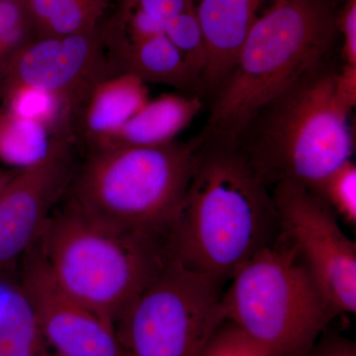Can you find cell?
<instances>
[{
	"instance_id": "1",
	"label": "cell",
	"mask_w": 356,
	"mask_h": 356,
	"mask_svg": "<svg viewBox=\"0 0 356 356\" xmlns=\"http://www.w3.org/2000/svg\"><path fill=\"white\" fill-rule=\"evenodd\" d=\"M198 142L166 250L168 259L222 285L276 240L280 224L268 185L236 144Z\"/></svg>"
},
{
	"instance_id": "2",
	"label": "cell",
	"mask_w": 356,
	"mask_h": 356,
	"mask_svg": "<svg viewBox=\"0 0 356 356\" xmlns=\"http://www.w3.org/2000/svg\"><path fill=\"white\" fill-rule=\"evenodd\" d=\"M337 17L334 0H271L248 32L196 138L236 144L264 107L331 57Z\"/></svg>"
},
{
	"instance_id": "3",
	"label": "cell",
	"mask_w": 356,
	"mask_h": 356,
	"mask_svg": "<svg viewBox=\"0 0 356 356\" xmlns=\"http://www.w3.org/2000/svg\"><path fill=\"white\" fill-rule=\"evenodd\" d=\"M339 67L327 58L264 107L236 144L268 186L311 188L353 159L351 104L337 88Z\"/></svg>"
},
{
	"instance_id": "4",
	"label": "cell",
	"mask_w": 356,
	"mask_h": 356,
	"mask_svg": "<svg viewBox=\"0 0 356 356\" xmlns=\"http://www.w3.org/2000/svg\"><path fill=\"white\" fill-rule=\"evenodd\" d=\"M35 248L63 292L114 325L168 259L165 238L112 228L70 201L53 213Z\"/></svg>"
},
{
	"instance_id": "5",
	"label": "cell",
	"mask_w": 356,
	"mask_h": 356,
	"mask_svg": "<svg viewBox=\"0 0 356 356\" xmlns=\"http://www.w3.org/2000/svg\"><path fill=\"white\" fill-rule=\"evenodd\" d=\"M198 149L195 137L163 146L91 149L77 168L67 201L112 228L166 240Z\"/></svg>"
},
{
	"instance_id": "6",
	"label": "cell",
	"mask_w": 356,
	"mask_h": 356,
	"mask_svg": "<svg viewBox=\"0 0 356 356\" xmlns=\"http://www.w3.org/2000/svg\"><path fill=\"white\" fill-rule=\"evenodd\" d=\"M231 280L222 295L226 322L271 356H308L337 315L281 233Z\"/></svg>"
},
{
	"instance_id": "7",
	"label": "cell",
	"mask_w": 356,
	"mask_h": 356,
	"mask_svg": "<svg viewBox=\"0 0 356 356\" xmlns=\"http://www.w3.org/2000/svg\"><path fill=\"white\" fill-rule=\"evenodd\" d=\"M221 284L168 259L115 325L126 356H201L226 323Z\"/></svg>"
},
{
	"instance_id": "8",
	"label": "cell",
	"mask_w": 356,
	"mask_h": 356,
	"mask_svg": "<svg viewBox=\"0 0 356 356\" xmlns=\"http://www.w3.org/2000/svg\"><path fill=\"white\" fill-rule=\"evenodd\" d=\"M280 233L339 314L356 312V245L337 216L310 189L293 182L273 186Z\"/></svg>"
},
{
	"instance_id": "9",
	"label": "cell",
	"mask_w": 356,
	"mask_h": 356,
	"mask_svg": "<svg viewBox=\"0 0 356 356\" xmlns=\"http://www.w3.org/2000/svg\"><path fill=\"white\" fill-rule=\"evenodd\" d=\"M115 74L98 27L35 37L0 62V98L21 86L41 89L58 98L74 125L93 88Z\"/></svg>"
},
{
	"instance_id": "10",
	"label": "cell",
	"mask_w": 356,
	"mask_h": 356,
	"mask_svg": "<svg viewBox=\"0 0 356 356\" xmlns=\"http://www.w3.org/2000/svg\"><path fill=\"white\" fill-rule=\"evenodd\" d=\"M77 168L74 138L55 137L37 165L18 170L0 193V274H18L58 204L69 193Z\"/></svg>"
},
{
	"instance_id": "11",
	"label": "cell",
	"mask_w": 356,
	"mask_h": 356,
	"mask_svg": "<svg viewBox=\"0 0 356 356\" xmlns=\"http://www.w3.org/2000/svg\"><path fill=\"white\" fill-rule=\"evenodd\" d=\"M18 276L50 356H126L113 323L63 292L36 248L23 259Z\"/></svg>"
},
{
	"instance_id": "12",
	"label": "cell",
	"mask_w": 356,
	"mask_h": 356,
	"mask_svg": "<svg viewBox=\"0 0 356 356\" xmlns=\"http://www.w3.org/2000/svg\"><path fill=\"white\" fill-rule=\"evenodd\" d=\"M206 51L202 95L211 98L233 70L261 0H192Z\"/></svg>"
},
{
	"instance_id": "13",
	"label": "cell",
	"mask_w": 356,
	"mask_h": 356,
	"mask_svg": "<svg viewBox=\"0 0 356 356\" xmlns=\"http://www.w3.org/2000/svg\"><path fill=\"white\" fill-rule=\"evenodd\" d=\"M203 108L200 96L163 95L149 100L133 118L91 149L123 147H156L177 140Z\"/></svg>"
},
{
	"instance_id": "14",
	"label": "cell",
	"mask_w": 356,
	"mask_h": 356,
	"mask_svg": "<svg viewBox=\"0 0 356 356\" xmlns=\"http://www.w3.org/2000/svg\"><path fill=\"white\" fill-rule=\"evenodd\" d=\"M106 51L117 74L129 72L146 83L168 84L185 95H202L200 81L165 34L114 44L107 47Z\"/></svg>"
},
{
	"instance_id": "15",
	"label": "cell",
	"mask_w": 356,
	"mask_h": 356,
	"mask_svg": "<svg viewBox=\"0 0 356 356\" xmlns=\"http://www.w3.org/2000/svg\"><path fill=\"white\" fill-rule=\"evenodd\" d=\"M149 100L146 83L135 74L118 72L99 81L77 120L88 147L125 125Z\"/></svg>"
},
{
	"instance_id": "16",
	"label": "cell",
	"mask_w": 356,
	"mask_h": 356,
	"mask_svg": "<svg viewBox=\"0 0 356 356\" xmlns=\"http://www.w3.org/2000/svg\"><path fill=\"white\" fill-rule=\"evenodd\" d=\"M18 274H0V356H49Z\"/></svg>"
},
{
	"instance_id": "17",
	"label": "cell",
	"mask_w": 356,
	"mask_h": 356,
	"mask_svg": "<svg viewBox=\"0 0 356 356\" xmlns=\"http://www.w3.org/2000/svg\"><path fill=\"white\" fill-rule=\"evenodd\" d=\"M50 131L0 107V161L13 170L37 165L50 152Z\"/></svg>"
},
{
	"instance_id": "18",
	"label": "cell",
	"mask_w": 356,
	"mask_h": 356,
	"mask_svg": "<svg viewBox=\"0 0 356 356\" xmlns=\"http://www.w3.org/2000/svg\"><path fill=\"white\" fill-rule=\"evenodd\" d=\"M337 217L346 224H356V165L346 161L311 187Z\"/></svg>"
},
{
	"instance_id": "19",
	"label": "cell",
	"mask_w": 356,
	"mask_h": 356,
	"mask_svg": "<svg viewBox=\"0 0 356 356\" xmlns=\"http://www.w3.org/2000/svg\"><path fill=\"white\" fill-rule=\"evenodd\" d=\"M165 36L184 56L187 65L201 84L206 65V51L202 32L194 9L172 20L166 27Z\"/></svg>"
},
{
	"instance_id": "20",
	"label": "cell",
	"mask_w": 356,
	"mask_h": 356,
	"mask_svg": "<svg viewBox=\"0 0 356 356\" xmlns=\"http://www.w3.org/2000/svg\"><path fill=\"white\" fill-rule=\"evenodd\" d=\"M35 37L25 0H0V62Z\"/></svg>"
},
{
	"instance_id": "21",
	"label": "cell",
	"mask_w": 356,
	"mask_h": 356,
	"mask_svg": "<svg viewBox=\"0 0 356 356\" xmlns=\"http://www.w3.org/2000/svg\"><path fill=\"white\" fill-rule=\"evenodd\" d=\"M201 356H271L240 329L226 322L206 346Z\"/></svg>"
},
{
	"instance_id": "22",
	"label": "cell",
	"mask_w": 356,
	"mask_h": 356,
	"mask_svg": "<svg viewBox=\"0 0 356 356\" xmlns=\"http://www.w3.org/2000/svg\"><path fill=\"white\" fill-rule=\"evenodd\" d=\"M35 33L38 34L51 17L64 10H105L109 0H25Z\"/></svg>"
},
{
	"instance_id": "23",
	"label": "cell",
	"mask_w": 356,
	"mask_h": 356,
	"mask_svg": "<svg viewBox=\"0 0 356 356\" xmlns=\"http://www.w3.org/2000/svg\"><path fill=\"white\" fill-rule=\"evenodd\" d=\"M122 9L147 16L163 30L178 16L194 9L192 0H124Z\"/></svg>"
},
{
	"instance_id": "24",
	"label": "cell",
	"mask_w": 356,
	"mask_h": 356,
	"mask_svg": "<svg viewBox=\"0 0 356 356\" xmlns=\"http://www.w3.org/2000/svg\"><path fill=\"white\" fill-rule=\"evenodd\" d=\"M337 28L343 37V65L356 67V0H346L339 13Z\"/></svg>"
},
{
	"instance_id": "25",
	"label": "cell",
	"mask_w": 356,
	"mask_h": 356,
	"mask_svg": "<svg viewBox=\"0 0 356 356\" xmlns=\"http://www.w3.org/2000/svg\"><path fill=\"white\" fill-rule=\"evenodd\" d=\"M308 356H356V346L344 337H332L316 344Z\"/></svg>"
},
{
	"instance_id": "26",
	"label": "cell",
	"mask_w": 356,
	"mask_h": 356,
	"mask_svg": "<svg viewBox=\"0 0 356 356\" xmlns=\"http://www.w3.org/2000/svg\"><path fill=\"white\" fill-rule=\"evenodd\" d=\"M18 170H13V168H6V170H0V193L3 191L4 187L10 181L11 178L15 175Z\"/></svg>"
},
{
	"instance_id": "27",
	"label": "cell",
	"mask_w": 356,
	"mask_h": 356,
	"mask_svg": "<svg viewBox=\"0 0 356 356\" xmlns=\"http://www.w3.org/2000/svg\"><path fill=\"white\" fill-rule=\"evenodd\" d=\"M0 107H1V106H0Z\"/></svg>"
},
{
	"instance_id": "28",
	"label": "cell",
	"mask_w": 356,
	"mask_h": 356,
	"mask_svg": "<svg viewBox=\"0 0 356 356\" xmlns=\"http://www.w3.org/2000/svg\"><path fill=\"white\" fill-rule=\"evenodd\" d=\"M49 356H50V355H49Z\"/></svg>"
}]
</instances>
